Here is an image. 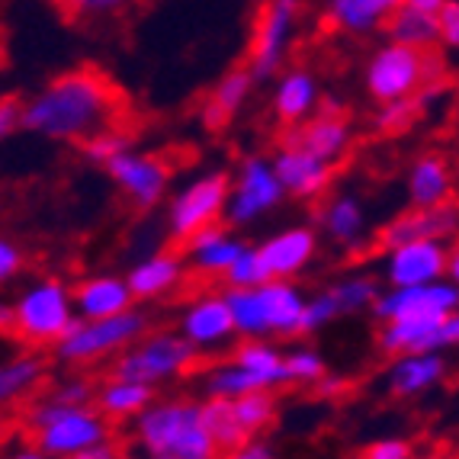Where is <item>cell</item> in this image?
Listing matches in <instances>:
<instances>
[{
	"instance_id": "cell-22",
	"label": "cell",
	"mask_w": 459,
	"mask_h": 459,
	"mask_svg": "<svg viewBox=\"0 0 459 459\" xmlns=\"http://www.w3.org/2000/svg\"><path fill=\"white\" fill-rule=\"evenodd\" d=\"M186 276V257L180 251H158L148 254L126 273L135 302H154V299L170 296Z\"/></svg>"
},
{
	"instance_id": "cell-36",
	"label": "cell",
	"mask_w": 459,
	"mask_h": 459,
	"mask_svg": "<svg viewBox=\"0 0 459 459\" xmlns=\"http://www.w3.org/2000/svg\"><path fill=\"white\" fill-rule=\"evenodd\" d=\"M261 379L245 369L241 363L229 360L215 363L206 376H203V395L206 398H238V395H247V392H261Z\"/></svg>"
},
{
	"instance_id": "cell-29",
	"label": "cell",
	"mask_w": 459,
	"mask_h": 459,
	"mask_svg": "<svg viewBox=\"0 0 459 459\" xmlns=\"http://www.w3.org/2000/svg\"><path fill=\"white\" fill-rule=\"evenodd\" d=\"M154 402V389L142 383H129V379H116V376H107L103 383L97 385V398L93 405L107 414L109 421H135L138 414L145 411Z\"/></svg>"
},
{
	"instance_id": "cell-26",
	"label": "cell",
	"mask_w": 459,
	"mask_h": 459,
	"mask_svg": "<svg viewBox=\"0 0 459 459\" xmlns=\"http://www.w3.org/2000/svg\"><path fill=\"white\" fill-rule=\"evenodd\" d=\"M186 264H190L196 273H206V276H225L231 270V264L241 257L245 251V241L222 229V225H209V229L196 231V235L186 241Z\"/></svg>"
},
{
	"instance_id": "cell-7",
	"label": "cell",
	"mask_w": 459,
	"mask_h": 459,
	"mask_svg": "<svg viewBox=\"0 0 459 459\" xmlns=\"http://www.w3.org/2000/svg\"><path fill=\"white\" fill-rule=\"evenodd\" d=\"M148 328H152V318L135 306L109 318H77L68 334L55 344V353L68 367H93L100 360L119 357L138 337L148 334Z\"/></svg>"
},
{
	"instance_id": "cell-28",
	"label": "cell",
	"mask_w": 459,
	"mask_h": 459,
	"mask_svg": "<svg viewBox=\"0 0 459 459\" xmlns=\"http://www.w3.org/2000/svg\"><path fill=\"white\" fill-rule=\"evenodd\" d=\"M132 306H135V296L126 276H91L74 290L77 318H109V315L129 312Z\"/></svg>"
},
{
	"instance_id": "cell-14",
	"label": "cell",
	"mask_w": 459,
	"mask_h": 459,
	"mask_svg": "<svg viewBox=\"0 0 459 459\" xmlns=\"http://www.w3.org/2000/svg\"><path fill=\"white\" fill-rule=\"evenodd\" d=\"M459 308V286L446 280L424 286H389L379 292L373 306V315L379 322L392 318H446Z\"/></svg>"
},
{
	"instance_id": "cell-2",
	"label": "cell",
	"mask_w": 459,
	"mask_h": 459,
	"mask_svg": "<svg viewBox=\"0 0 459 459\" xmlns=\"http://www.w3.org/2000/svg\"><path fill=\"white\" fill-rule=\"evenodd\" d=\"M132 444L142 459H222L206 424L203 398H154L132 421Z\"/></svg>"
},
{
	"instance_id": "cell-39",
	"label": "cell",
	"mask_w": 459,
	"mask_h": 459,
	"mask_svg": "<svg viewBox=\"0 0 459 459\" xmlns=\"http://www.w3.org/2000/svg\"><path fill=\"white\" fill-rule=\"evenodd\" d=\"M203 411H206V424H209V430H212L222 456L229 450H235L238 444H245V437H241L235 418H231L229 398H203Z\"/></svg>"
},
{
	"instance_id": "cell-48",
	"label": "cell",
	"mask_w": 459,
	"mask_h": 459,
	"mask_svg": "<svg viewBox=\"0 0 459 459\" xmlns=\"http://www.w3.org/2000/svg\"><path fill=\"white\" fill-rule=\"evenodd\" d=\"M23 129V103L20 100H0V145L7 142L10 135Z\"/></svg>"
},
{
	"instance_id": "cell-40",
	"label": "cell",
	"mask_w": 459,
	"mask_h": 459,
	"mask_svg": "<svg viewBox=\"0 0 459 459\" xmlns=\"http://www.w3.org/2000/svg\"><path fill=\"white\" fill-rule=\"evenodd\" d=\"M129 148H132V138L126 135L119 126H113V129H103V132H97L93 138H87V142H84V158L91 164H97V168H107L116 154L129 152Z\"/></svg>"
},
{
	"instance_id": "cell-44",
	"label": "cell",
	"mask_w": 459,
	"mask_h": 459,
	"mask_svg": "<svg viewBox=\"0 0 459 459\" xmlns=\"http://www.w3.org/2000/svg\"><path fill=\"white\" fill-rule=\"evenodd\" d=\"M225 283L229 286H261V283H267V276H264V267H261V257H257V247L247 245L245 251H241V257H238V261L231 264L229 273H225Z\"/></svg>"
},
{
	"instance_id": "cell-27",
	"label": "cell",
	"mask_w": 459,
	"mask_h": 459,
	"mask_svg": "<svg viewBox=\"0 0 459 459\" xmlns=\"http://www.w3.org/2000/svg\"><path fill=\"white\" fill-rule=\"evenodd\" d=\"M254 84H257V81H254V74L247 71V65L245 68L229 71V74L209 91L206 103H203V113H199L203 116V126H206L209 132H222L225 126L247 107Z\"/></svg>"
},
{
	"instance_id": "cell-41",
	"label": "cell",
	"mask_w": 459,
	"mask_h": 459,
	"mask_svg": "<svg viewBox=\"0 0 459 459\" xmlns=\"http://www.w3.org/2000/svg\"><path fill=\"white\" fill-rule=\"evenodd\" d=\"M341 312H337V302L331 296V290H318L315 296L306 299V315H302V334H315L322 331L325 325L337 322Z\"/></svg>"
},
{
	"instance_id": "cell-13",
	"label": "cell",
	"mask_w": 459,
	"mask_h": 459,
	"mask_svg": "<svg viewBox=\"0 0 459 459\" xmlns=\"http://www.w3.org/2000/svg\"><path fill=\"white\" fill-rule=\"evenodd\" d=\"M280 142L306 148V152L318 154L322 161L337 168L353 145V129H351V119L344 116V109L337 107L334 100H325L322 107H318V113L308 116L306 123L290 126V129L280 132Z\"/></svg>"
},
{
	"instance_id": "cell-6",
	"label": "cell",
	"mask_w": 459,
	"mask_h": 459,
	"mask_svg": "<svg viewBox=\"0 0 459 459\" xmlns=\"http://www.w3.org/2000/svg\"><path fill=\"white\" fill-rule=\"evenodd\" d=\"M196 363L199 351L180 331H148L119 357L109 360V376L158 389L164 383L184 379Z\"/></svg>"
},
{
	"instance_id": "cell-20",
	"label": "cell",
	"mask_w": 459,
	"mask_h": 459,
	"mask_svg": "<svg viewBox=\"0 0 459 459\" xmlns=\"http://www.w3.org/2000/svg\"><path fill=\"white\" fill-rule=\"evenodd\" d=\"M450 373L444 351H414L392 357V367L385 373V389L395 398H418L424 392L437 389Z\"/></svg>"
},
{
	"instance_id": "cell-54",
	"label": "cell",
	"mask_w": 459,
	"mask_h": 459,
	"mask_svg": "<svg viewBox=\"0 0 459 459\" xmlns=\"http://www.w3.org/2000/svg\"><path fill=\"white\" fill-rule=\"evenodd\" d=\"M414 459H459V450H446V446H440V450H428L424 456H414Z\"/></svg>"
},
{
	"instance_id": "cell-25",
	"label": "cell",
	"mask_w": 459,
	"mask_h": 459,
	"mask_svg": "<svg viewBox=\"0 0 459 459\" xmlns=\"http://www.w3.org/2000/svg\"><path fill=\"white\" fill-rule=\"evenodd\" d=\"M405 0H325V23L344 36H369L385 30L389 16Z\"/></svg>"
},
{
	"instance_id": "cell-4",
	"label": "cell",
	"mask_w": 459,
	"mask_h": 459,
	"mask_svg": "<svg viewBox=\"0 0 459 459\" xmlns=\"http://www.w3.org/2000/svg\"><path fill=\"white\" fill-rule=\"evenodd\" d=\"M26 428L32 444L42 446L52 459H68L113 437V421L97 405H62L48 395L26 408Z\"/></svg>"
},
{
	"instance_id": "cell-45",
	"label": "cell",
	"mask_w": 459,
	"mask_h": 459,
	"mask_svg": "<svg viewBox=\"0 0 459 459\" xmlns=\"http://www.w3.org/2000/svg\"><path fill=\"white\" fill-rule=\"evenodd\" d=\"M360 459H414V444L405 437H379L360 453Z\"/></svg>"
},
{
	"instance_id": "cell-24",
	"label": "cell",
	"mask_w": 459,
	"mask_h": 459,
	"mask_svg": "<svg viewBox=\"0 0 459 459\" xmlns=\"http://www.w3.org/2000/svg\"><path fill=\"white\" fill-rule=\"evenodd\" d=\"M456 196V177L444 154L428 152L408 168V203L418 209L444 206Z\"/></svg>"
},
{
	"instance_id": "cell-35",
	"label": "cell",
	"mask_w": 459,
	"mask_h": 459,
	"mask_svg": "<svg viewBox=\"0 0 459 459\" xmlns=\"http://www.w3.org/2000/svg\"><path fill=\"white\" fill-rule=\"evenodd\" d=\"M229 405H231V418H235L238 430H241L245 440L261 437L264 430L276 421V392H270V389L229 398Z\"/></svg>"
},
{
	"instance_id": "cell-33",
	"label": "cell",
	"mask_w": 459,
	"mask_h": 459,
	"mask_svg": "<svg viewBox=\"0 0 459 459\" xmlns=\"http://www.w3.org/2000/svg\"><path fill=\"white\" fill-rule=\"evenodd\" d=\"M444 318H392L383 322L379 328V351L389 357H402V353L428 351L430 334Z\"/></svg>"
},
{
	"instance_id": "cell-56",
	"label": "cell",
	"mask_w": 459,
	"mask_h": 459,
	"mask_svg": "<svg viewBox=\"0 0 459 459\" xmlns=\"http://www.w3.org/2000/svg\"><path fill=\"white\" fill-rule=\"evenodd\" d=\"M119 459H142V456H129V453H123V456H119Z\"/></svg>"
},
{
	"instance_id": "cell-15",
	"label": "cell",
	"mask_w": 459,
	"mask_h": 459,
	"mask_svg": "<svg viewBox=\"0 0 459 459\" xmlns=\"http://www.w3.org/2000/svg\"><path fill=\"white\" fill-rule=\"evenodd\" d=\"M456 235H459L456 203H444V206H428V209L411 206L376 231L373 245L379 251H392V247L408 245V241H446L450 245Z\"/></svg>"
},
{
	"instance_id": "cell-37",
	"label": "cell",
	"mask_w": 459,
	"mask_h": 459,
	"mask_svg": "<svg viewBox=\"0 0 459 459\" xmlns=\"http://www.w3.org/2000/svg\"><path fill=\"white\" fill-rule=\"evenodd\" d=\"M328 290H331V296H334L341 318H344V315L367 312V308L373 312L376 299H379V292H383L379 290V283L367 273H351V276H344V280L331 283Z\"/></svg>"
},
{
	"instance_id": "cell-11",
	"label": "cell",
	"mask_w": 459,
	"mask_h": 459,
	"mask_svg": "<svg viewBox=\"0 0 459 459\" xmlns=\"http://www.w3.org/2000/svg\"><path fill=\"white\" fill-rule=\"evenodd\" d=\"M286 199L283 180L276 174L273 158L264 154H247L245 161L238 164L235 177H231L229 190V206H225V219L235 229L254 225L267 212H273Z\"/></svg>"
},
{
	"instance_id": "cell-32",
	"label": "cell",
	"mask_w": 459,
	"mask_h": 459,
	"mask_svg": "<svg viewBox=\"0 0 459 459\" xmlns=\"http://www.w3.org/2000/svg\"><path fill=\"white\" fill-rule=\"evenodd\" d=\"M231 360L241 363L245 369H251L257 379H261L264 389L276 392L283 389L286 383V363H283V351L273 347L270 341H241V344L231 351Z\"/></svg>"
},
{
	"instance_id": "cell-42",
	"label": "cell",
	"mask_w": 459,
	"mask_h": 459,
	"mask_svg": "<svg viewBox=\"0 0 459 459\" xmlns=\"http://www.w3.org/2000/svg\"><path fill=\"white\" fill-rule=\"evenodd\" d=\"M74 20H109V16L123 13L132 0H55Z\"/></svg>"
},
{
	"instance_id": "cell-38",
	"label": "cell",
	"mask_w": 459,
	"mask_h": 459,
	"mask_svg": "<svg viewBox=\"0 0 459 459\" xmlns=\"http://www.w3.org/2000/svg\"><path fill=\"white\" fill-rule=\"evenodd\" d=\"M283 363H286V383L290 385H318L328 376L322 353L312 351V347H292L283 351Z\"/></svg>"
},
{
	"instance_id": "cell-55",
	"label": "cell",
	"mask_w": 459,
	"mask_h": 459,
	"mask_svg": "<svg viewBox=\"0 0 459 459\" xmlns=\"http://www.w3.org/2000/svg\"><path fill=\"white\" fill-rule=\"evenodd\" d=\"M405 4H414V7H424V10H440L446 0H405Z\"/></svg>"
},
{
	"instance_id": "cell-47",
	"label": "cell",
	"mask_w": 459,
	"mask_h": 459,
	"mask_svg": "<svg viewBox=\"0 0 459 459\" xmlns=\"http://www.w3.org/2000/svg\"><path fill=\"white\" fill-rule=\"evenodd\" d=\"M20 270H23V251L0 235V286H7Z\"/></svg>"
},
{
	"instance_id": "cell-18",
	"label": "cell",
	"mask_w": 459,
	"mask_h": 459,
	"mask_svg": "<svg viewBox=\"0 0 459 459\" xmlns=\"http://www.w3.org/2000/svg\"><path fill=\"white\" fill-rule=\"evenodd\" d=\"M273 168L283 180V190L286 196L292 199H318L331 190V180H334V164L322 161L318 154L306 152V148L290 145V142H280L273 154Z\"/></svg>"
},
{
	"instance_id": "cell-16",
	"label": "cell",
	"mask_w": 459,
	"mask_h": 459,
	"mask_svg": "<svg viewBox=\"0 0 459 459\" xmlns=\"http://www.w3.org/2000/svg\"><path fill=\"white\" fill-rule=\"evenodd\" d=\"M450 245L446 241H408L383 251V273L389 286H424L446 280Z\"/></svg>"
},
{
	"instance_id": "cell-9",
	"label": "cell",
	"mask_w": 459,
	"mask_h": 459,
	"mask_svg": "<svg viewBox=\"0 0 459 459\" xmlns=\"http://www.w3.org/2000/svg\"><path fill=\"white\" fill-rule=\"evenodd\" d=\"M302 23V0H264L257 23H254L251 48H247V71L254 81H273L286 68L292 42Z\"/></svg>"
},
{
	"instance_id": "cell-1",
	"label": "cell",
	"mask_w": 459,
	"mask_h": 459,
	"mask_svg": "<svg viewBox=\"0 0 459 459\" xmlns=\"http://www.w3.org/2000/svg\"><path fill=\"white\" fill-rule=\"evenodd\" d=\"M123 113V97L93 68H74L52 77L23 103V129L48 142H81L113 129Z\"/></svg>"
},
{
	"instance_id": "cell-19",
	"label": "cell",
	"mask_w": 459,
	"mask_h": 459,
	"mask_svg": "<svg viewBox=\"0 0 459 459\" xmlns=\"http://www.w3.org/2000/svg\"><path fill=\"white\" fill-rule=\"evenodd\" d=\"M177 331H180L199 353L219 351V347L231 344V341L238 337L225 296H209V292L206 296H196L190 306L184 308V315H180V328Z\"/></svg>"
},
{
	"instance_id": "cell-31",
	"label": "cell",
	"mask_w": 459,
	"mask_h": 459,
	"mask_svg": "<svg viewBox=\"0 0 459 459\" xmlns=\"http://www.w3.org/2000/svg\"><path fill=\"white\" fill-rule=\"evenodd\" d=\"M48 367L39 353H20L0 363V408L13 405L20 398H30L42 385Z\"/></svg>"
},
{
	"instance_id": "cell-53",
	"label": "cell",
	"mask_w": 459,
	"mask_h": 459,
	"mask_svg": "<svg viewBox=\"0 0 459 459\" xmlns=\"http://www.w3.org/2000/svg\"><path fill=\"white\" fill-rule=\"evenodd\" d=\"M446 276L459 286V238L450 245V267H446Z\"/></svg>"
},
{
	"instance_id": "cell-52",
	"label": "cell",
	"mask_w": 459,
	"mask_h": 459,
	"mask_svg": "<svg viewBox=\"0 0 459 459\" xmlns=\"http://www.w3.org/2000/svg\"><path fill=\"white\" fill-rule=\"evenodd\" d=\"M13 328H16L13 302H0V331H13Z\"/></svg>"
},
{
	"instance_id": "cell-43",
	"label": "cell",
	"mask_w": 459,
	"mask_h": 459,
	"mask_svg": "<svg viewBox=\"0 0 459 459\" xmlns=\"http://www.w3.org/2000/svg\"><path fill=\"white\" fill-rule=\"evenodd\" d=\"M46 395L52 398V402H62V405H93L97 385H93L87 376H68L62 383L48 385Z\"/></svg>"
},
{
	"instance_id": "cell-17",
	"label": "cell",
	"mask_w": 459,
	"mask_h": 459,
	"mask_svg": "<svg viewBox=\"0 0 459 459\" xmlns=\"http://www.w3.org/2000/svg\"><path fill=\"white\" fill-rule=\"evenodd\" d=\"M254 247H257V257H261L267 280H292L315 261L318 231L308 229V225H290V229L276 231V235H270L267 241Z\"/></svg>"
},
{
	"instance_id": "cell-12",
	"label": "cell",
	"mask_w": 459,
	"mask_h": 459,
	"mask_svg": "<svg viewBox=\"0 0 459 459\" xmlns=\"http://www.w3.org/2000/svg\"><path fill=\"white\" fill-rule=\"evenodd\" d=\"M103 170H107L109 180H113L138 209L158 206V203L168 196L170 177H174V168H170L168 158L152 154V152H135V148L116 154Z\"/></svg>"
},
{
	"instance_id": "cell-34",
	"label": "cell",
	"mask_w": 459,
	"mask_h": 459,
	"mask_svg": "<svg viewBox=\"0 0 459 459\" xmlns=\"http://www.w3.org/2000/svg\"><path fill=\"white\" fill-rule=\"evenodd\" d=\"M440 87H444V81H440V84L424 87V91L414 93V97L392 100V103H379V109H376V116H373V129L383 132V135H398V132H408L414 123H418V116L424 113V107H428L430 100L440 93Z\"/></svg>"
},
{
	"instance_id": "cell-51",
	"label": "cell",
	"mask_w": 459,
	"mask_h": 459,
	"mask_svg": "<svg viewBox=\"0 0 459 459\" xmlns=\"http://www.w3.org/2000/svg\"><path fill=\"white\" fill-rule=\"evenodd\" d=\"M4 459H52V456H48L39 444H30V446H16V450L7 453Z\"/></svg>"
},
{
	"instance_id": "cell-50",
	"label": "cell",
	"mask_w": 459,
	"mask_h": 459,
	"mask_svg": "<svg viewBox=\"0 0 459 459\" xmlns=\"http://www.w3.org/2000/svg\"><path fill=\"white\" fill-rule=\"evenodd\" d=\"M123 453H126V450H123V444H119L116 437H109V440H103V444L87 446V450L74 453V456H68V459H119Z\"/></svg>"
},
{
	"instance_id": "cell-8",
	"label": "cell",
	"mask_w": 459,
	"mask_h": 459,
	"mask_svg": "<svg viewBox=\"0 0 459 459\" xmlns=\"http://www.w3.org/2000/svg\"><path fill=\"white\" fill-rule=\"evenodd\" d=\"M16 334L30 344H58L77 322L74 292L62 280H39L13 302Z\"/></svg>"
},
{
	"instance_id": "cell-49",
	"label": "cell",
	"mask_w": 459,
	"mask_h": 459,
	"mask_svg": "<svg viewBox=\"0 0 459 459\" xmlns=\"http://www.w3.org/2000/svg\"><path fill=\"white\" fill-rule=\"evenodd\" d=\"M222 459H273V446L261 437H251L245 444H238L235 450H229Z\"/></svg>"
},
{
	"instance_id": "cell-21",
	"label": "cell",
	"mask_w": 459,
	"mask_h": 459,
	"mask_svg": "<svg viewBox=\"0 0 459 459\" xmlns=\"http://www.w3.org/2000/svg\"><path fill=\"white\" fill-rule=\"evenodd\" d=\"M273 116L283 123V129L290 126L306 123L308 116L318 113L322 107V91H318V77L308 68H283L273 77Z\"/></svg>"
},
{
	"instance_id": "cell-23",
	"label": "cell",
	"mask_w": 459,
	"mask_h": 459,
	"mask_svg": "<svg viewBox=\"0 0 459 459\" xmlns=\"http://www.w3.org/2000/svg\"><path fill=\"white\" fill-rule=\"evenodd\" d=\"M318 231L337 247L357 251L367 241V212L353 193H334L318 206Z\"/></svg>"
},
{
	"instance_id": "cell-30",
	"label": "cell",
	"mask_w": 459,
	"mask_h": 459,
	"mask_svg": "<svg viewBox=\"0 0 459 459\" xmlns=\"http://www.w3.org/2000/svg\"><path fill=\"white\" fill-rule=\"evenodd\" d=\"M385 36H389V42H398V46H408V48H437L440 46L437 10L402 4V7L389 16Z\"/></svg>"
},
{
	"instance_id": "cell-46",
	"label": "cell",
	"mask_w": 459,
	"mask_h": 459,
	"mask_svg": "<svg viewBox=\"0 0 459 459\" xmlns=\"http://www.w3.org/2000/svg\"><path fill=\"white\" fill-rule=\"evenodd\" d=\"M437 23H440V46L459 52V0H446L437 10Z\"/></svg>"
},
{
	"instance_id": "cell-3",
	"label": "cell",
	"mask_w": 459,
	"mask_h": 459,
	"mask_svg": "<svg viewBox=\"0 0 459 459\" xmlns=\"http://www.w3.org/2000/svg\"><path fill=\"white\" fill-rule=\"evenodd\" d=\"M229 302L231 322L241 341H267V337L302 334L306 299L290 280H267L261 286H229L222 292Z\"/></svg>"
},
{
	"instance_id": "cell-5",
	"label": "cell",
	"mask_w": 459,
	"mask_h": 459,
	"mask_svg": "<svg viewBox=\"0 0 459 459\" xmlns=\"http://www.w3.org/2000/svg\"><path fill=\"white\" fill-rule=\"evenodd\" d=\"M444 77V62L434 55V48H408L398 42L379 46L363 68V84L376 103L414 97L424 87L440 84Z\"/></svg>"
},
{
	"instance_id": "cell-10",
	"label": "cell",
	"mask_w": 459,
	"mask_h": 459,
	"mask_svg": "<svg viewBox=\"0 0 459 459\" xmlns=\"http://www.w3.org/2000/svg\"><path fill=\"white\" fill-rule=\"evenodd\" d=\"M229 190L231 177L225 170H209V174L196 177L193 184H186L168 206V235L177 245H186L196 231L219 225L225 219V206H229Z\"/></svg>"
}]
</instances>
